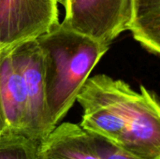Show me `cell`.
Masks as SVG:
<instances>
[{
  "label": "cell",
  "mask_w": 160,
  "mask_h": 159,
  "mask_svg": "<svg viewBox=\"0 0 160 159\" xmlns=\"http://www.w3.org/2000/svg\"><path fill=\"white\" fill-rule=\"evenodd\" d=\"M76 101L81 127L99 135L138 159H160V105L155 92L135 91L105 74L88 78Z\"/></svg>",
  "instance_id": "obj_1"
},
{
  "label": "cell",
  "mask_w": 160,
  "mask_h": 159,
  "mask_svg": "<svg viewBox=\"0 0 160 159\" xmlns=\"http://www.w3.org/2000/svg\"><path fill=\"white\" fill-rule=\"evenodd\" d=\"M37 41L43 57L45 99L52 132L72 108L80 90L110 45L60 23Z\"/></svg>",
  "instance_id": "obj_2"
},
{
  "label": "cell",
  "mask_w": 160,
  "mask_h": 159,
  "mask_svg": "<svg viewBox=\"0 0 160 159\" xmlns=\"http://www.w3.org/2000/svg\"><path fill=\"white\" fill-rule=\"evenodd\" d=\"M60 0H0V52L37 39L59 22Z\"/></svg>",
  "instance_id": "obj_3"
},
{
  "label": "cell",
  "mask_w": 160,
  "mask_h": 159,
  "mask_svg": "<svg viewBox=\"0 0 160 159\" xmlns=\"http://www.w3.org/2000/svg\"><path fill=\"white\" fill-rule=\"evenodd\" d=\"M62 26L110 45L127 31L128 0H63Z\"/></svg>",
  "instance_id": "obj_4"
},
{
  "label": "cell",
  "mask_w": 160,
  "mask_h": 159,
  "mask_svg": "<svg viewBox=\"0 0 160 159\" xmlns=\"http://www.w3.org/2000/svg\"><path fill=\"white\" fill-rule=\"evenodd\" d=\"M22 76L27 100L25 136L42 141L51 133L47 115L42 52L37 39L22 43L11 51Z\"/></svg>",
  "instance_id": "obj_5"
},
{
  "label": "cell",
  "mask_w": 160,
  "mask_h": 159,
  "mask_svg": "<svg viewBox=\"0 0 160 159\" xmlns=\"http://www.w3.org/2000/svg\"><path fill=\"white\" fill-rule=\"evenodd\" d=\"M0 114L2 133L25 136L27 100L22 79L14 63L11 51L0 53Z\"/></svg>",
  "instance_id": "obj_6"
},
{
  "label": "cell",
  "mask_w": 160,
  "mask_h": 159,
  "mask_svg": "<svg viewBox=\"0 0 160 159\" xmlns=\"http://www.w3.org/2000/svg\"><path fill=\"white\" fill-rule=\"evenodd\" d=\"M39 159H100L89 133L73 123H62L39 144Z\"/></svg>",
  "instance_id": "obj_7"
},
{
  "label": "cell",
  "mask_w": 160,
  "mask_h": 159,
  "mask_svg": "<svg viewBox=\"0 0 160 159\" xmlns=\"http://www.w3.org/2000/svg\"><path fill=\"white\" fill-rule=\"evenodd\" d=\"M127 30L145 50L160 53V0H128Z\"/></svg>",
  "instance_id": "obj_8"
},
{
  "label": "cell",
  "mask_w": 160,
  "mask_h": 159,
  "mask_svg": "<svg viewBox=\"0 0 160 159\" xmlns=\"http://www.w3.org/2000/svg\"><path fill=\"white\" fill-rule=\"evenodd\" d=\"M40 141L18 133L0 134V159H39Z\"/></svg>",
  "instance_id": "obj_9"
},
{
  "label": "cell",
  "mask_w": 160,
  "mask_h": 159,
  "mask_svg": "<svg viewBox=\"0 0 160 159\" xmlns=\"http://www.w3.org/2000/svg\"><path fill=\"white\" fill-rule=\"evenodd\" d=\"M88 133L90 135L93 148L100 159H138L105 138L94 133Z\"/></svg>",
  "instance_id": "obj_10"
},
{
  "label": "cell",
  "mask_w": 160,
  "mask_h": 159,
  "mask_svg": "<svg viewBox=\"0 0 160 159\" xmlns=\"http://www.w3.org/2000/svg\"><path fill=\"white\" fill-rule=\"evenodd\" d=\"M2 130H3V127H2V120H1V114H0V134L2 133Z\"/></svg>",
  "instance_id": "obj_11"
}]
</instances>
